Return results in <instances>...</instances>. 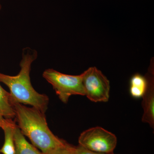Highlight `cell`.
I'll list each match as a JSON object with an SVG mask.
<instances>
[{
    "mask_svg": "<svg viewBox=\"0 0 154 154\" xmlns=\"http://www.w3.org/2000/svg\"><path fill=\"white\" fill-rule=\"evenodd\" d=\"M15 118L22 134L36 148L47 154L67 143L55 135L48 125L45 114L33 107L14 102Z\"/></svg>",
    "mask_w": 154,
    "mask_h": 154,
    "instance_id": "1",
    "label": "cell"
},
{
    "mask_svg": "<svg viewBox=\"0 0 154 154\" xmlns=\"http://www.w3.org/2000/svg\"><path fill=\"white\" fill-rule=\"evenodd\" d=\"M37 57L36 51L25 48L22 52L19 73L17 75L11 76L0 73V82L8 88L13 102L30 105L45 114L49 98L46 95L39 94L35 91L30 82L31 65Z\"/></svg>",
    "mask_w": 154,
    "mask_h": 154,
    "instance_id": "2",
    "label": "cell"
},
{
    "mask_svg": "<svg viewBox=\"0 0 154 154\" xmlns=\"http://www.w3.org/2000/svg\"><path fill=\"white\" fill-rule=\"evenodd\" d=\"M43 78L52 85L62 102L67 103L72 95L85 96L83 73L78 75L62 73L52 69L45 70Z\"/></svg>",
    "mask_w": 154,
    "mask_h": 154,
    "instance_id": "3",
    "label": "cell"
},
{
    "mask_svg": "<svg viewBox=\"0 0 154 154\" xmlns=\"http://www.w3.org/2000/svg\"><path fill=\"white\" fill-rule=\"evenodd\" d=\"M79 145L97 152H113L117 143L114 134L101 127L91 128L83 131L79 138Z\"/></svg>",
    "mask_w": 154,
    "mask_h": 154,
    "instance_id": "4",
    "label": "cell"
},
{
    "mask_svg": "<svg viewBox=\"0 0 154 154\" xmlns=\"http://www.w3.org/2000/svg\"><path fill=\"white\" fill-rule=\"evenodd\" d=\"M85 96L94 102H106L110 98V83L107 77L96 67L83 72Z\"/></svg>",
    "mask_w": 154,
    "mask_h": 154,
    "instance_id": "5",
    "label": "cell"
},
{
    "mask_svg": "<svg viewBox=\"0 0 154 154\" xmlns=\"http://www.w3.org/2000/svg\"><path fill=\"white\" fill-rule=\"evenodd\" d=\"M146 75L147 79V87L143 96L142 106L143 109L142 121L154 128V79L152 66Z\"/></svg>",
    "mask_w": 154,
    "mask_h": 154,
    "instance_id": "6",
    "label": "cell"
},
{
    "mask_svg": "<svg viewBox=\"0 0 154 154\" xmlns=\"http://www.w3.org/2000/svg\"><path fill=\"white\" fill-rule=\"evenodd\" d=\"M14 142L15 154H45L26 140L17 125L14 131Z\"/></svg>",
    "mask_w": 154,
    "mask_h": 154,
    "instance_id": "7",
    "label": "cell"
},
{
    "mask_svg": "<svg viewBox=\"0 0 154 154\" xmlns=\"http://www.w3.org/2000/svg\"><path fill=\"white\" fill-rule=\"evenodd\" d=\"M146 76L136 73L131 77L130 82V94L135 99L142 98L147 87Z\"/></svg>",
    "mask_w": 154,
    "mask_h": 154,
    "instance_id": "8",
    "label": "cell"
},
{
    "mask_svg": "<svg viewBox=\"0 0 154 154\" xmlns=\"http://www.w3.org/2000/svg\"><path fill=\"white\" fill-rule=\"evenodd\" d=\"M16 123L13 120L2 128L5 134V142L0 153L2 154H15V146L14 142V131Z\"/></svg>",
    "mask_w": 154,
    "mask_h": 154,
    "instance_id": "9",
    "label": "cell"
},
{
    "mask_svg": "<svg viewBox=\"0 0 154 154\" xmlns=\"http://www.w3.org/2000/svg\"><path fill=\"white\" fill-rule=\"evenodd\" d=\"M0 112L6 119L15 118L14 102L10 93L0 85Z\"/></svg>",
    "mask_w": 154,
    "mask_h": 154,
    "instance_id": "10",
    "label": "cell"
},
{
    "mask_svg": "<svg viewBox=\"0 0 154 154\" xmlns=\"http://www.w3.org/2000/svg\"><path fill=\"white\" fill-rule=\"evenodd\" d=\"M47 154H76L74 150V146L67 143L66 145L59 148Z\"/></svg>",
    "mask_w": 154,
    "mask_h": 154,
    "instance_id": "11",
    "label": "cell"
},
{
    "mask_svg": "<svg viewBox=\"0 0 154 154\" xmlns=\"http://www.w3.org/2000/svg\"><path fill=\"white\" fill-rule=\"evenodd\" d=\"M74 150L76 154H116L114 153L113 152L110 153H103L91 151L86 149L79 145L77 146H74Z\"/></svg>",
    "mask_w": 154,
    "mask_h": 154,
    "instance_id": "12",
    "label": "cell"
},
{
    "mask_svg": "<svg viewBox=\"0 0 154 154\" xmlns=\"http://www.w3.org/2000/svg\"><path fill=\"white\" fill-rule=\"evenodd\" d=\"M12 119H6L0 112V128H2L4 126L8 124Z\"/></svg>",
    "mask_w": 154,
    "mask_h": 154,
    "instance_id": "13",
    "label": "cell"
},
{
    "mask_svg": "<svg viewBox=\"0 0 154 154\" xmlns=\"http://www.w3.org/2000/svg\"><path fill=\"white\" fill-rule=\"evenodd\" d=\"M2 9V5H1V4H0V10Z\"/></svg>",
    "mask_w": 154,
    "mask_h": 154,
    "instance_id": "14",
    "label": "cell"
}]
</instances>
